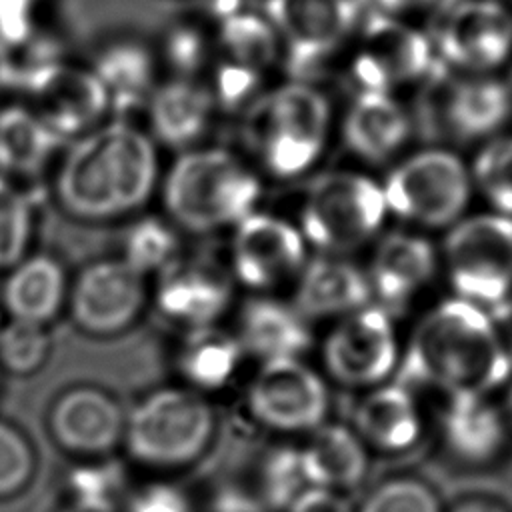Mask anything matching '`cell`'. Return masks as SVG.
Wrapping results in <instances>:
<instances>
[{"label": "cell", "instance_id": "4fadbf2b", "mask_svg": "<svg viewBox=\"0 0 512 512\" xmlns=\"http://www.w3.org/2000/svg\"><path fill=\"white\" fill-rule=\"evenodd\" d=\"M424 118L434 136L452 142H486L512 116V88L496 74H430Z\"/></svg>", "mask_w": 512, "mask_h": 512}, {"label": "cell", "instance_id": "8d00e7d4", "mask_svg": "<svg viewBox=\"0 0 512 512\" xmlns=\"http://www.w3.org/2000/svg\"><path fill=\"white\" fill-rule=\"evenodd\" d=\"M34 208L20 182L0 174V270H10L28 254Z\"/></svg>", "mask_w": 512, "mask_h": 512}, {"label": "cell", "instance_id": "e575fe53", "mask_svg": "<svg viewBox=\"0 0 512 512\" xmlns=\"http://www.w3.org/2000/svg\"><path fill=\"white\" fill-rule=\"evenodd\" d=\"M178 234L172 222L156 216L138 218L124 234L122 260L144 278L168 270L178 254Z\"/></svg>", "mask_w": 512, "mask_h": 512}, {"label": "cell", "instance_id": "b9f144b4", "mask_svg": "<svg viewBox=\"0 0 512 512\" xmlns=\"http://www.w3.org/2000/svg\"><path fill=\"white\" fill-rule=\"evenodd\" d=\"M38 0H0V40L18 46L36 34Z\"/></svg>", "mask_w": 512, "mask_h": 512}, {"label": "cell", "instance_id": "c3c4849f", "mask_svg": "<svg viewBox=\"0 0 512 512\" xmlns=\"http://www.w3.org/2000/svg\"><path fill=\"white\" fill-rule=\"evenodd\" d=\"M60 512H86V510H80V508H76V506H66V508H62Z\"/></svg>", "mask_w": 512, "mask_h": 512}, {"label": "cell", "instance_id": "f546056e", "mask_svg": "<svg viewBox=\"0 0 512 512\" xmlns=\"http://www.w3.org/2000/svg\"><path fill=\"white\" fill-rule=\"evenodd\" d=\"M300 468L306 484L326 490L356 486L366 472V452L360 438L338 424L318 426L302 450Z\"/></svg>", "mask_w": 512, "mask_h": 512}, {"label": "cell", "instance_id": "f35d334b", "mask_svg": "<svg viewBox=\"0 0 512 512\" xmlns=\"http://www.w3.org/2000/svg\"><path fill=\"white\" fill-rule=\"evenodd\" d=\"M50 354V334L44 324L8 318L0 326V366L12 374L36 372Z\"/></svg>", "mask_w": 512, "mask_h": 512}, {"label": "cell", "instance_id": "8992f818", "mask_svg": "<svg viewBox=\"0 0 512 512\" xmlns=\"http://www.w3.org/2000/svg\"><path fill=\"white\" fill-rule=\"evenodd\" d=\"M212 434L214 414L200 394L160 388L128 412L122 442L128 456L144 466L176 468L202 456Z\"/></svg>", "mask_w": 512, "mask_h": 512}, {"label": "cell", "instance_id": "d6a6232c", "mask_svg": "<svg viewBox=\"0 0 512 512\" xmlns=\"http://www.w3.org/2000/svg\"><path fill=\"white\" fill-rule=\"evenodd\" d=\"M238 338L214 328H192L178 352L182 376L196 388H220L236 372L242 358Z\"/></svg>", "mask_w": 512, "mask_h": 512}, {"label": "cell", "instance_id": "83f0119b", "mask_svg": "<svg viewBox=\"0 0 512 512\" xmlns=\"http://www.w3.org/2000/svg\"><path fill=\"white\" fill-rule=\"evenodd\" d=\"M238 342L244 352L268 362L298 358L308 350L312 336L296 306L272 298H254L242 308Z\"/></svg>", "mask_w": 512, "mask_h": 512}, {"label": "cell", "instance_id": "7a4b0ae2", "mask_svg": "<svg viewBox=\"0 0 512 512\" xmlns=\"http://www.w3.org/2000/svg\"><path fill=\"white\" fill-rule=\"evenodd\" d=\"M510 368L512 356L486 310L452 298L420 320L402 376L442 388L450 396H486L508 378Z\"/></svg>", "mask_w": 512, "mask_h": 512}, {"label": "cell", "instance_id": "8fae6325", "mask_svg": "<svg viewBox=\"0 0 512 512\" xmlns=\"http://www.w3.org/2000/svg\"><path fill=\"white\" fill-rule=\"evenodd\" d=\"M438 66L454 74H496L512 60V8L502 0H456L430 36Z\"/></svg>", "mask_w": 512, "mask_h": 512}, {"label": "cell", "instance_id": "ac0fdd59", "mask_svg": "<svg viewBox=\"0 0 512 512\" xmlns=\"http://www.w3.org/2000/svg\"><path fill=\"white\" fill-rule=\"evenodd\" d=\"M252 414L276 430H314L328 410L324 382L298 358L264 362L248 394Z\"/></svg>", "mask_w": 512, "mask_h": 512}, {"label": "cell", "instance_id": "d4e9b609", "mask_svg": "<svg viewBox=\"0 0 512 512\" xmlns=\"http://www.w3.org/2000/svg\"><path fill=\"white\" fill-rule=\"evenodd\" d=\"M368 276L334 254L318 256L302 268L296 288V310L304 318L350 314L370 298Z\"/></svg>", "mask_w": 512, "mask_h": 512}, {"label": "cell", "instance_id": "7bdbcfd3", "mask_svg": "<svg viewBox=\"0 0 512 512\" xmlns=\"http://www.w3.org/2000/svg\"><path fill=\"white\" fill-rule=\"evenodd\" d=\"M126 512H192L188 496L170 484H148L128 496Z\"/></svg>", "mask_w": 512, "mask_h": 512}, {"label": "cell", "instance_id": "6da1fadb", "mask_svg": "<svg viewBox=\"0 0 512 512\" xmlns=\"http://www.w3.org/2000/svg\"><path fill=\"white\" fill-rule=\"evenodd\" d=\"M158 186L156 142L126 120H106L74 138L56 160V200L78 220L106 222L138 212Z\"/></svg>", "mask_w": 512, "mask_h": 512}, {"label": "cell", "instance_id": "5b68a950", "mask_svg": "<svg viewBox=\"0 0 512 512\" xmlns=\"http://www.w3.org/2000/svg\"><path fill=\"white\" fill-rule=\"evenodd\" d=\"M214 56L206 82L218 110L242 112L266 88L264 80L282 64L280 40L260 10L240 0H212Z\"/></svg>", "mask_w": 512, "mask_h": 512}, {"label": "cell", "instance_id": "74e56055", "mask_svg": "<svg viewBox=\"0 0 512 512\" xmlns=\"http://www.w3.org/2000/svg\"><path fill=\"white\" fill-rule=\"evenodd\" d=\"M214 56L212 30L208 32L198 22H176L162 38L160 58L174 70L178 78H198L208 70Z\"/></svg>", "mask_w": 512, "mask_h": 512}, {"label": "cell", "instance_id": "1f68e13d", "mask_svg": "<svg viewBox=\"0 0 512 512\" xmlns=\"http://www.w3.org/2000/svg\"><path fill=\"white\" fill-rule=\"evenodd\" d=\"M354 424L366 442L390 452L408 448L420 434L418 408L404 386H382L366 394L354 410Z\"/></svg>", "mask_w": 512, "mask_h": 512}, {"label": "cell", "instance_id": "2e32d148", "mask_svg": "<svg viewBox=\"0 0 512 512\" xmlns=\"http://www.w3.org/2000/svg\"><path fill=\"white\" fill-rule=\"evenodd\" d=\"M74 324L94 336H112L130 328L146 304L144 276L122 258L88 264L68 290Z\"/></svg>", "mask_w": 512, "mask_h": 512}, {"label": "cell", "instance_id": "277c9868", "mask_svg": "<svg viewBox=\"0 0 512 512\" xmlns=\"http://www.w3.org/2000/svg\"><path fill=\"white\" fill-rule=\"evenodd\" d=\"M158 188L170 222L194 234L236 226L254 212L262 196L256 168L218 146L180 152Z\"/></svg>", "mask_w": 512, "mask_h": 512}, {"label": "cell", "instance_id": "ffe728a7", "mask_svg": "<svg viewBox=\"0 0 512 512\" xmlns=\"http://www.w3.org/2000/svg\"><path fill=\"white\" fill-rule=\"evenodd\" d=\"M124 412L96 386H74L50 408V432L58 446L78 456H102L122 442Z\"/></svg>", "mask_w": 512, "mask_h": 512}, {"label": "cell", "instance_id": "484cf974", "mask_svg": "<svg viewBox=\"0 0 512 512\" xmlns=\"http://www.w3.org/2000/svg\"><path fill=\"white\" fill-rule=\"evenodd\" d=\"M434 268L436 252L426 238L392 232L374 250L368 282L382 300L404 304L432 278Z\"/></svg>", "mask_w": 512, "mask_h": 512}, {"label": "cell", "instance_id": "e0dca14e", "mask_svg": "<svg viewBox=\"0 0 512 512\" xmlns=\"http://www.w3.org/2000/svg\"><path fill=\"white\" fill-rule=\"evenodd\" d=\"M398 350L386 310L362 306L346 314L324 344L328 372L346 386H374L396 366Z\"/></svg>", "mask_w": 512, "mask_h": 512}, {"label": "cell", "instance_id": "4dcf8cb0", "mask_svg": "<svg viewBox=\"0 0 512 512\" xmlns=\"http://www.w3.org/2000/svg\"><path fill=\"white\" fill-rule=\"evenodd\" d=\"M446 446L462 460L486 462L494 458L504 440L506 424L500 410L486 396H450L442 414Z\"/></svg>", "mask_w": 512, "mask_h": 512}, {"label": "cell", "instance_id": "681fc988", "mask_svg": "<svg viewBox=\"0 0 512 512\" xmlns=\"http://www.w3.org/2000/svg\"><path fill=\"white\" fill-rule=\"evenodd\" d=\"M4 320H6V314H4V310H2V306H0V326L4 324Z\"/></svg>", "mask_w": 512, "mask_h": 512}, {"label": "cell", "instance_id": "9c48e42d", "mask_svg": "<svg viewBox=\"0 0 512 512\" xmlns=\"http://www.w3.org/2000/svg\"><path fill=\"white\" fill-rule=\"evenodd\" d=\"M344 50L356 92L394 94L404 86L426 82L438 68L426 32L410 20L378 12L358 20Z\"/></svg>", "mask_w": 512, "mask_h": 512}, {"label": "cell", "instance_id": "7c38bea8", "mask_svg": "<svg viewBox=\"0 0 512 512\" xmlns=\"http://www.w3.org/2000/svg\"><path fill=\"white\" fill-rule=\"evenodd\" d=\"M262 12L294 80H306L344 50L360 20L358 0H264Z\"/></svg>", "mask_w": 512, "mask_h": 512}, {"label": "cell", "instance_id": "bcb514c9", "mask_svg": "<svg viewBox=\"0 0 512 512\" xmlns=\"http://www.w3.org/2000/svg\"><path fill=\"white\" fill-rule=\"evenodd\" d=\"M14 90V74H12V52L0 40V96Z\"/></svg>", "mask_w": 512, "mask_h": 512}, {"label": "cell", "instance_id": "603a6c76", "mask_svg": "<svg viewBox=\"0 0 512 512\" xmlns=\"http://www.w3.org/2000/svg\"><path fill=\"white\" fill-rule=\"evenodd\" d=\"M230 302V282L212 264L174 262L162 272L156 290L158 310L174 322L212 326Z\"/></svg>", "mask_w": 512, "mask_h": 512}, {"label": "cell", "instance_id": "5bb4252c", "mask_svg": "<svg viewBox=\"0 0 512 512\" xmlns=\"http://www.w3.org/2000/svg\"><path fill=\"white\" fill-rule=\"evenodd\" d=\"M306 480L298 450L238 440L216 488V512H272L290 506Z\"/></svg>", "mask_w": 512, "mask_h": 512}, {"label": "cell", "instance_id": "f907efd6", "mask_svg": "<svg viewBox=\"0 0 512 512\" xmlns=\"http://www.w3.org/2000/svg\"><path fill=\"white\" fill-rule=\"evenodd\" d=\"M246 2H250V0H246Z\"/></svg>", "mask_w": 512, "mask_h": 512}, {"label": "cell", "instance_id": "60d3db41", "mask_svg": "<svg viewBox=\"0 0 512 512\" xmlns=\"http://www.w3.org/2000/svg\"><path fill=\"white\" fill-rule=\"evenodd\" d=\"M34 450L26 436L0 420V498L18 494L34 474Z\"/></svg>", "mask_w": 512, "mask_h": 512}, {"label": "cell", "instance_id": "d590c367", "mask_svg": "<svg viewBox=\"0 0 512 512\" xmlns=\"http://www.w3.org/2000/svg\"><path fill=\"white\" fill-rule=\"evenodd\" d=\"M470 168L472 186L494 214L512 220V134H496L482 142Z\"/></svg>", "mask_w": 512, "mask_h": 512}, {"label": "cell", "instance_id": "44dd1931", "mask_svg": "<svg viewBox=\"0 0 512 512\" xmlns=\"http://www.w3.org/2000/svg\"><path fill=\"white\" fill-rule=\"evenodd\" d=\"M344 146L366 164L394 162L414 134V118L386 92H356L342 124Z\"/></svg>", "mask_w": 512, "mask_h": 512}, {"label": "cell", "instance_id": "cb8c5ba5", "mask_svg": "<svg viewBox=\"0 0 512 512\" xmlns=\"http://www.w3.org/2000/svg\"><path fill=\"white\" fill-rule=\"evenodd\" d=\"M66 298L68 284L62 264L50 254H26L8 270L0 306L8 318L46 326Z\"/></svg>", "mask_w": 512, "mask_h": 512}, {"label": "cell", "instance_id": "ab89813d", "mask_svg": "<svg viewBox=\"0 0 512 512\" xmlns=\"http://www.w3.org/2000/svg\"><path fill=\"white\" fill-rule=\"evenodd\" d=\"M360 512H440V506L424 482L392 478L368 494Z\"/></svg>", "mask_w": 512, "mask_h": 512}, {"label": "cell", "instance_id": "3957f363", "mask_svg": "<svg viewBox=\"0 0 512 512\" xmlns=\"http://www.w3.org/2000/svg\"><path fill=\"white\" fill-rule=\"evenodd\" d=\"M332 126L328 96L306 80H288L266 88L242 110L240 140L254 168L278 180H292L320 162Z\"/></svg>", "mask_w": 512, "mask_h": 512}, {"label": "cell", "instance_id": "7402d4cb", "mask_svg": "<svg viewBox=\"0 0 512 512\" xmlns=\"http://www.w3.org/2000/svg\"><path fill=\"white\" fill-rule=\"evenodd\" d=\"M144 108L152 140L180 152L202 146L218 112L206 82L178 76L158 82Z\"/></svg>", "mask_w": 512, "mask_h": 512}, {"label": "cell", "instance_id": "4316f807", "mask_svg": "<svg viewBox=\"0 0 512 512\" xmlns=\"http://www.w3.org/2000/svg\"><path fill=\"white\" fill-rule=\"evenodd\" d=\"M64 142L26 104L0 108V174L10 180H28L42 174L60 156Z\"/></svg>", "mask_w": 512, "mask_h": 512}, {"label": "cell", "instance_id": "9a60e30c", "mask_svg": "<svg viewBox=\"0 0 512 512\" xmlns=\"http://www.w3.org/2000/svg\"><path fill=\"white\" fill-rule=\"evenodd\" d=\"M26 104L62 140H74L106 122L110 98L90 66L64 58L46 66L26 88Z\"/></svg>", "mask_w": 512, "mask_h": 512}, {"label": "cell", "instance_id": "ba28073f", "mask_svg": "<svg viewBox=\"0 0 512 512\" xmlns=\"http://www.w3.org/2000/svg\"><path fill=\"white\" fill-rule=\"evenodd\" d=\"M380 186L388 212L424 228L458 222L474 188L468 164L442 146L422 148L396 160Z\"/></svg>", "mask_w": 512, "mask_h": 512}, {"label": "cell", "instance_id": "f6af8a7d", "mask_svg": "<svg viewBox=\"0 0 512 512\" xmlns=\"http://www.w3.org/2000/svg\"><path fill=\"white\" fill-rule=\"evenodd\" d=\"M288 512H352L346 498L334 490L308 488L302 490L288 506Z\"/></svg>", "mask_w": 512, "mask_h": 512}, {"label": "cell", "instance_id": "ee69618b", "mask_svg": "<svg viewBox=\"0 0 512 512\" xmlns=\"http://www.w3.org/2000/svg\"><path fill=\"white\" fill-rule=\"evenodd\" d=\"M366 2H370L372 6L370 12L412 20L414 16H426V14H432L436 18L456 0H366Z\"/></svg>", "mask_w": 512, "mask_h": 512}, {"label": "cell", "instance_id": "836d02e7", "mask_svg": "<svg viewBox=\"0 0 512 512\" xmlns=\"http://www.w3.org/2000/svg\"><path fill=\"white\" fill-rule=\"evenodd\" d=\"M126 484V470L114 460L74 466L66 480L70 506L86 512H118L128 500Z\"/></svg>", "mask_w": 512, "mask_h": 512}, {"label": "cell", "instance_id": "f1b7e54d", "mask_svg": "<svg viewBox=\"0 0 512 512\" xmlns=\"http://www.w3.org/2000/svg\"><path fill=\"white\" fill-rule=\"evenodd\" d=\"M92 72L104 86L112 112L146 104L156 88L158 54L136 38H118L98 50Z\"/></svg>", "mask_w": 512, "mask_h": 512}, {"label": "cell", "instance_id": "52a82bcc", "mask_svg": "<svg viewBox=\"0 0 512 512\" xmlns=\"http://www.w3.org/2000/svg\"><path fill=\"white\" fill-rule=\"evenodd\" d=\"M388 216L380 182L356 170L316 176L302 198L300 232L326 254H346L378 234Z\"/></svg>", "mask_w": 512, "mask_h": 512}, {"label": "cell", "instance_id": "7dc6e473", "mask_svg": "<svg viewBox=\"0 0 512 512\" xmlns=\"http://www.w3.org/2000/svg\"><path fill=\"white\" fill-rule=\"evenodd\" d=\"M452 512H508L502 504L486 498H470L454 506Z\"/></svg>", "mask_w": 512, "mask_h": 512}, {"label": "cell", "instance_id": "d6986e66", "mask_svg": "<svg viewBox=\"0 0 512 512\" xmlns=\"http://www.w3.org/2000/svg\"><path fill=\"white\" fill-rule=\"evenodd\" d=\"M304 236L280 216L252 212L236 224L232 264L238 278L252 288H268L304 266Z\"/></svg>", "mask_w": 512, "mask_h": 512}, {"label": "cell", "instance_id": "30bf717a", "mask_svg": "<svg viewBox=\"0 0 512 512\" xmlns=\"http://www.w3.org/2000/svg\"><path fill=\"white\" fill-rule=\"evenodd\" d=\"M444 260L462 300L480 308L500 304L512 294V220L490 212L454 222Z\"/></svg>", "mask_w": 512, "mask_h": 512}]
</instances>
